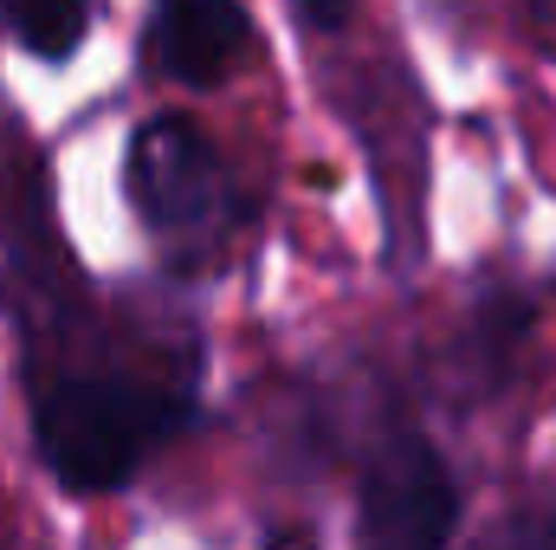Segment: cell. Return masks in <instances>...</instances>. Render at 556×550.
<instances>
[{
  "mask_svg": "<svg viewBox=\"0 0 556 550\" xmlns=\"http://www.w3.org/2000/svg\"><path fill=\"white\" fill-rule=\"evenodd\" d=\"M181 402L137 376H59L33 396L39 460L65 492H111L168 440Z\"/></svg>",
  "mask_w": 556,
  "mask_h": 550,
  "instance_id": "6da1fadb",
  "label": "cell"
},
{
  "mask_svg": "<svg viewBox=\"0 0 556 550\" xmlns=\"http://www.w3.org/2000/svg\"><path fill=\"white\" fill-rule=\"evenodd\" d=\"M130 201H137L142 227H155L168 247H207L240 214V195H233V175H227L220 149L188 117H155V124L137 130V142H130Z\"/></svg>",
  "mask_w": 556,
  "mask_h": 550,
  "instance_id": "7a4b0ae2",
  "label": "cell"
},
{
  "mask_svg": "<svg viewBox=\"0 0 556 550\" xmlns=\"http://www.w3.org/2000/svg\"><path fill=\"white\" fill-rule=\"evenodd\" d=\"M453 512H459L453 479H446V466L427 440L402 434L369 460L363 538H376V545H440L453 532Z\"/></svg>",
  "mask_w": 556,
  "mask_h": 550,
  "instance_id": "3957f363",
  "label": "cell"
},
{
  "mask_svg": "<svg viewBox=\"0 0 556 550\" xmlns=\"http://www.w3.org/2000/svg\"><path fill=\"white\" fill-rule=\"evenodd\" d=\"M247 13L240 0H162L155 26H149V46H155V65L181 85H220L240 59H247Z\"/></svg>",
  "mask_w": 556,
  "mask_h": 550,
  "instance_id": "277c9868",
  "label": "cell"
},
{
  "mask_svg": "<svg viewBox=\"0 0 556 550\" xmlns=\"http://www.w3.org/2000/svg\"><path fill=\"white\" fill-rule=\"evenodd\" d=\"M91 13H98V0H0V26L39 59L78 52L91 33Z\"/></svg>",
  "mask_w": 556,
  "mask_h": 550,
  "instance_id": "5b68a950",
  "label": "cell"
},
{
  "mask_svg": "<svg viewBox=\"0 0 556 550\" xmlns=\"http://www.w3.org/2000/svg\"><path fill=\"white\" fill-rule=\"evenodd\" d=\"M291 7H298V13H304L311 26H343L356 0H291Z\"/></svg>",
  "mask_w": 556,
  "mask_h": 550,
  "instance_id": "8992f818",
  "label": "cell"
}]
</instances>
